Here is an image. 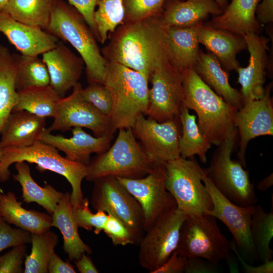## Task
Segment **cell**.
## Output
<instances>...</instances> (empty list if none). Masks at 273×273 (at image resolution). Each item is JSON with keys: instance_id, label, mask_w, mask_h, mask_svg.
Masks as SVG:
<instances>
[{"instance_id": "d590c367", "label": "cell", "mask_w": 273, "mask_h": 273, "mask_svg": "<svg viewBox=\"0 0 273 273\" xmlns=\"http://www.w3.org/2000/svg\"><path fill=\"white\" fill-rule=\"evenodd\" d=\"M17 73L16 87L17 92L27 88L50 85V78L47 67L38 56L13 54Z\"/></svg>"}, {"instance_id": "603a6c76", "label": "cell", "mask_w": 273, "mask_h": 273, "mask_svg": "<svg viewBox=\"0 0 273 273\" xmlns=\"http://www.w3.org/2000/svg\"><path fill=\"white\" fill-rule=\"evenodd\" d=\"M46 118L25 110L12 111L1 131L0 150L29 146L46 129Z\"/></svg>"}, {"instance_id": "2e32d148", "label": "cell", "mask_w": 273, "mask_h": 273, "mask_svg": "<svg viewBox=\"0 0 273 273\" xmlns=\"http://www.w3.org/2000/svg\"><path fill=\"white\" fill-rule=\"evenodd\" d=\"M81 84L78 82L67 97L58 103L54 121L47 129L65 131L72 127H84L91 130L96 136L113 135L110 119L104 115L82 97Z\"/></svg>"}, {"instance_id": "c3c4849f", "label": "cell", "mask_w": 273, "mask_h": 273, "mask_svg": "<svg viewBox=\"0 0 273 273\" xmlns=\"http://www.w3.org/2000/svg\"><path fill=\"white\" fill-rule=\"evenodd\" d=\"M231 250L233 251L236 254L245 272L247 273H272L273 272V261L272 260L262 263L257 266H253L247 264L245 260L242 258L234 242H231Z\"/></svg>"}, {"instance_id": "cb8c5ba5", "label": "cell", "mask_w": 273, "mask_h": 273, "mask_svg": "<svg viewBox=\"0 0 273 273\" xmlns=\"http://www.w3.org/2000/svg\"><path fill=\"white\" fill-rule=\"evenodd\" d=\"M223 11L215 0H167L161 18L167 27H190L202 23L210 15L218 16Z\"/></svg>"}, {"instance_id": "44dd1931", "label": "cell", "mask_w": 273, "mask_h": 273, "mask_svg": "<svg viewBox=\"0 0 273 273\" xmlns=\"http://www.w3.org/2000/svg\"><path fill=\"white\" fill-rule=\"evenodd\" d=\"M50 76V85L63 98L78 82L84 63L62 41L42 54Z\"/></svg>"}, {"instance_id": "ba28073f", "label": "cell", "mask_w": 273, "mask_h": 273, "mask_svg": "<svg viewBox=\"0 0 273 273\" xmlns=\"http://www.w3.org/2000/svg\"><path fill=\"white\" fill-rule=\"evenodd\" d=\"M164 166L165 187L178 210L187 215H207L213 210L212 198L202 183L203 169L194 157H179L165 163Z\"/></svg>"}, {"instance_id": "f35d334b", "label": "cell", "mask_w": 273, "mask_h": 273, "mask_svg": "<svg viewBox=\"0 0 273 273\" xmlns=\"http://www.w3.org/2000/svg\"><path fill=\"white\" fill-rule=\"evenodd\" d=\"M167 0H123L124 22H135L161 14Z\"/></svg>"}, {"instance_id": "bcb514c9", "label": "cell", "mask_w": 273, "mask_h": 273, "mask_svg": "<svg viewBox=\"0 0 273 273\" xmlns=\"http://www.w3.org/2000/svg\"><path fill=\"white\" fill-rule=\"evenodd\" d=\"M188 258L174 250L165 262L153 273L185 272Z\"/></svg>"}, {"instance_id": "836d02e7", "label": "cell", "mask_w": 273, "mask_h": 273, "mask_svg": "<svg viewBox=\"0 0 273 273\" xmlns=\"http://www.w3.org/2000/svg\"><path fill=\"white\" fill-rule=\"evenodd\" d=\"M54 0H10L3 11L25 24L46 29Z\"/></svg>"}, {"instance_id": "ab89813d", "label": "cell", "mask_w": 273, "mask_h": 273, "mask_svg": "<svg viewBox=\"0 0 273 273\" xmlns=\"http://www.w3.org/2000/svg\"><path fill=\"white\" fill-rule=\"evenodd\" d=\"M89 200L84 198L82 203L78 207H72L73 214L78 228H82L88 231L94 229L96 235H99L104 229L107 213L102 210L93 213L89 208Z\"/></svg>"}, {"instance_id": "5bb4252c", "label": "cell", "mask_w": 273, "mask_h": 273, "mask_svg": "<svg viewBox=\"0 0 273 273\" xmlns=\"http://www.w3.org/2000/svg\"><path fill=\"white\" fill-rule=\"evenodd\" d=\"M149 81L145 115L158 122L179 118L184 98L181 72L169 62L156 69Z\"/></svg>"}, {"instance_id": "8992f818", "label": "cell", "mask_w": 273, "mask_h": 273, "mask_svg": "<svg viewBox=\"0 0 273 273\" xmlns=\"http://www.w3.org/2000/svg\"><path fill=\"white\" fill-rule=\"evenodd\" d=\"M111 147L97 154L87 165L86 180L104 176L139 178L150 173L157 164L149 159L131 128H122Z\"/></svg>"}, {"instance_id": "52a82bcc", "label": "cell", "mask_w": 273, "mask_h": 273, "mask_svg": "<svg viewBox=\"0 0 273 273\" xmlns=\"http://www.w3.org/2000/svg\"><path fill=\"white\" fill-rule=\"evenodd\" d=\"M237 134L235 128L215 150L205 173L216 188L235 204L248 207L258 202L248 172L239 161L232 159Z\"/></svg>"}, {"instance_id": "d6a6232c", "label": "cell", "mask_w": 273, "mask_h": 273, "mask_svg": "<svg viewBox=\"0 0 273 273\" xmlns=\"http://www.w3.org/2000/svg\"><path fill=\"white\" fill-rule=\"evenodd\" d=\"M12 111L25 110L37 116L54 118L61 98L50 85L34 87L18 92Z\"/></svg>"}, {"instance_id": "277c9868", "label": "cell", "mask_w": 273, "mask_h": 273, "mask_svg": "<svg viewBox=\"0 0 273 273\" xmlns=\"http://www.w3.org/2000/svg\"><path fill=\"white\" fill-rule=\"evenodd\" d=\"M104 84L112 100L110 119L113 132L131 128L137 118L147 112L148 78L121 64L108 62Z\"/></svg>"}, {"instance_id": "7bdbcfd3", "label": "cell", "mask_w": 273, "mask_h": 273, "mask_svg": "<svg viewBox=\"0 0 273 273\" xmlns=\"http://www.w3.org/2000/svg\"><path fill=\"white\" fill-rule=\"evenodd\" d=\"M103 231L111 240L115 246H125L135 244L126 226L117 218L107 213V219Z\"/></svg>"}, {"instance_id": "8d00e7d4", "label": "cell", "mask_w": 273, "mask_h": 273, "mask_svg": "<svg viewBox=\"0 0 273 273\" xmlns=\"http://www.w3.org/2000/svg\"><path fill=\"white\" fill-rule=\"evenodd\" d=\"M31 251L24 260V273L48 272L50 259L58 243V235L50 230L41 234H31Z\"/></svg>"}, {"instance_id": "11a10c76", "label": "cell", "mask_w": 273, "mask_h": 273, "mask_svg": "<svg viewBox=\"0 0 273 273\" xmlns=\"http://www.w3.org/2000/svg\"><path fill=\"white\" fill-rule=\"evenodd\" d=\"M10 0H0V12H3Z\"/></svg>"}, {"instance_id": "74e56055", "label": "cell", "mask_w": 273, "mask_h": 273, "mask_svg": "<svg viewBox=\"0 0 273 273\" xmlns=\"http://www.w3.org/2000/svg\"><path fill=\"white\" fill-rule=\"evenodd\" d=\"M94 13L99 40L104 44L116 28L124 23L123 0H99Z\"/></svg>"}, {"instance_id": "83f0119b", "label": "cell", "mask_w": 273, "mask_h": 273, "mask_svg": "<svg viewBox=\"0 0 273 273\" xmlns=\"http://www.w3.org/2000/svg\"><path fill=\"white\" fill-rule=\"evenodd\" d=\"M0 216L7 222L34 234H41L52 226V217L43 212L27 210L12 192L0 194Z\"/></svg>"}, {"instance_id": "7dc6e473", "label": "cell", "mask_w": 273, "mask_h": 273, "mask_svg": "<svg viewBox=\"0 0 273 273\" xmlns=\"http://www.w3.org/2000/svg\"><path fill=\"white\" fill-rule=\"evenodd\" d=\"M212 263L199 257L188 258L185 272L186 273H213L217 269Z\"/></svg>"}, {"instance_id": "b9f144b4", "label": "cell", "mask_w": 273, "mask_h": 273, "mask_svg": "<svg viewBox=\"0 0 273 273\" xmlns=\"http://www.w3.org/2000/svg\"><path fill=\"white\" fill-rule=\"evenodd\" d=\"M31 237L30 233L20 228L10 226L0 216V253L9 247L30 243Z\"/></svg>"}, {"instance_id": "ffe728a7", "label": "cell", "mask_w": 273, "mask_h": 273, "mask_svg": "<svg viewBox=\"0 0 273 273\" xmlns=\"http://www.w3.org/2000/svg\"><path fill=\"white\" fill-rule=\"evenodd\" d=\"M72 133L71 138H66L54 135L45 129L38 140L63 152L67 159L87 165L90 161V155L99 154L107 150L113 138V135L109 134L94 137L79 127H73Z\"/></svg>"}, {"instance_id": "e0dca14e", "label": "cell", "mask_w": 273, "mask_h": 273, "mask_svg": "<svg viewBox=\"0 0 273 273\" xmlns=\"http://www.w3.org/2000/svg\"><path fill=\"white\" fill-rule=\"evenodd\" d=\"M272 85L265 88L260 99L246 102L235 115L234 124L240 138L237 157L243 167L246 166L245 153L249 141L257 136L273 135Z\"/></svg>"}, {"instance_id": "7402d4cb", "label": "cell", "mask_w": 273, "mask_h": 273, "mask_svg": "<svg viewBox=\"0 0 273 273\" xmlns=\"http://www.w3.org/2000/svg\"><path fill=\"white\" fill-rule=\"evenodd\" d=\"M197 33L199 43L217 59L225 71L237 70L240 67L237 55L247 49L242 36L202 23L198 24Z\"/></svg>"}, {"instance_id": "e575fe53", "label": "cell", "mask_w": 273, "mask_h": 273, "mask_svg": "<svg viewBox=\"0 0 273 273\" xmlns=\"http://www.w3.org/2000/svg\"><path fill=\"white\" fill-rule=\"evenodd\" d=\"M252 242L259 261L262 263L272 260L273 251L270 248L273 237V196L271 207L266 212L260 204L254 206L250 225Z\"/></svg>"}, {"instance_id": "7a4b0ae2", "label": "cell", "mask_w": 273, "mask_h": 273, "mask_svg": "<svg viewBox=\"0 0 273 273\" xmlns=\"http://www.w3.org/2000/svg\"><path fill=\"white\" fill-rule=\"evenodd\" d=\"M181 74L184 90L183 105L196 112L199 128L210 144L220 145L236 128L234 119L239 109L215 93L194 68Z\"/></svg>"}, {"instance_id": "f907efd6", "label": "cell", "mask_w": 273, "mask_h": 273, "mask_svg": "<svg viewBox=\"0 0 273 273\" xmlns=\"http://www.w3.org/2000/svg\"><path fill=\"white\" fill-rule=\"evenodd\" d=\"M256 19L260 24L273 21V0H262L256 10Z\"/></svg>"}, {"instance_id": "816d5d0a", "label": "cell", "mask_w": 273, "mask_h": 273, "mask_svg": "<svg viewBox=\"0 0 273 273\" xmlns=\"http://www.w3.org/2000/svg\"><path fill=\"white\" fill-rule=\"evenodd\" d=\"M75 265L80 273H98L99 272L91 258L83 253L78 259L74 260Z\"/></svg>"}, {"instance_id": "30bf717a", "label": "cell", "mask_w": 273, "mask_h": 273, "mask_svg": "<svg viewBox=\"0 0 273 273\" xmlns=\"http://www.w3.org/2000/svg\"><path fill=\"white\" fill-rule=\"evenodd\" d=\"M90 203L119 219L128 229L135 244L145 234L144 215L138 201L116 177L104 176L94 181Z\"/></svg>"}, {"instance_id": "f546056e", "label": "cell", "mask_w": 273, "mask_h": 273, "mask_svg": "<svg viewBox=\"0 0 273 273\" xmlns=\"http://www.w3.org/2000/svg\"><path fill=\"white\" fill-rule=\"evenodd\" d=\"M17 173L13 175L22 187V198L27 203H36L52 214L64 193L50 185L40 186L33 179L29 166L25 162L15 164Z\"/></svg>"}, {"instance_id": "9c48e42d", "label": "cell", "mask_w": 273, "mask_h": 273, "mask_svg": "<svg viewBox=\"0 0 273 273\" xmlns=\"http://www.w3.org/2000/svg\"><path fill=\"white\" fill-rule=\"evenodd\" d=\"M216 219L209 215H187L180 231L177 253L187 258L199 257L214 264L225 260L231 266L230 242Z\"/></svg>"}, {"instance_id": "4dcf8cb0", "label": "cell", "mask_w": 273, "mask_h": 273, "mask_svg": "<svg viewBox=\"0 0 273 273\" xmlns=\"http://www.w3.org/2000/svg\"><path fill=\"white\" fill-rule=\"evenodd\" d=\"M16 73L13 54L0 44V133L17 102Z\"/></svg>"}, {"instance_id": "681fc988", "label": "cell", "mask_w": 273, "mask_h": 273, "mask_svg": "<svg viewBox=\"0 0 273 273\" xmlns=\"http://www.w3.org/2000/svg\"><path fill=\"white\" fill-rule=\"evenodd\" d=\"M50 273H76L73 266L67 260L63 261L55 252L52 255L48 264Z\"/></svg>"}, {"instance_id": "9a60e30c", "label": "cell", "mask_w": 273, "mask_h": 273, "mask_svg": "<svg viewBox=\"0 0 273 273\" xmlns=\"http://www.w3.org/2000/svg\"><path fill=\"white\" fill-rule=\"evenodd\" d=\"M131 129L146 155L155 164H164L180 157L178 140L181 128L179 118L158 122L142 114Z\"/></svg>"}, {"instance_id": "db71d44e", "label": "cell", "mask_w": 273, "mask_h": 273, "mask_svg": "<svg viewBox=\"0 0 273 273\" xmlns=\"http://www.w3.org/2000/svg\"><path fill=\"white\" fill-rule=\"evenodd\" d=\"M181 1H184V0H181ZM215 1L223 9V10L229 4L228 0H215Z\"/></svg>"}, {"instance_id": "4316f807", "label": "cell", "mask_w": 273, "mask_h": 273, "mask_svg": "<svg viewBox=\"0 0 273 273\" xmlns=\"http://www.w3.org/2000/svg\"><path fill=\"white\" fill-rule=\"evenodd\" d=\"M52 214V226L58 228L63 239V249L70 260L79 259L83 253H92L90 247L81 239L74 219L70 193H64Z\"/></svg>"}, {"instance_id": "f1b7e54d", "label": "cell", "mask_w": 273, "mask_h": 273, "mask_svg": "<svg viewBox=\"0 0 273 273\" xmlns=\"http://www.w3.org/2000/svg\"><path fill=\"white\" fill-rule=\"evenodd\" d=\"M198 25L168 28L170 62L180 72L194 68L199 58L200 50L197 39Z\"/></svg>"}, {"instance_id": "9f6ffc18", "label": "cell", "mask_w": 273, "mask_h": 273, "mask_svg": "<svg viewBox=\"0 0 273 273\" xmlns=\"http://www.w3.org/2000/svg\"><path fill=\"white\" fill-rule=\"evenodd\" d=\"M2 155H3V151L2 150H0V160L1 159V158L2 157Z\"/></svg>"}, {"instance_id": "6da1fadb", "label": "cell", "mask_w": 273, "mask_h": 273, "mask_svg": "<svg viewBox=\"0 0 273 273\" xmlns=\"http://www.w3.org/2000/svg\"><path fill=\"white\" fill-rule=\"evenodd\" d=\"M168 28L161 14L124 23L110 35L101 53L107 62L121 64L149 79L156 69L170 62Z\"/></svg>"}, {"instance_id": "d4e9b609", "label": "cell", "mask_w": 273, "mask_h": 273, "mask_svg": "<svg viewBox=\"0 0 273 273\" xmlns=\"http://www.w3.org/2000/svg\"><path fill=\"white\" fill-rule=\"evenodd\" d=\"M259 0H232L218 16H215L209 25L234 34L243 35L257 33L261 24L255 16Z\"/></svg>"}, {"instance_id": "1f68e13d", "label": "cell", "mask_w": 273, "mask_h": 273, "mask_svg": "<svg viewBox=\"0 0 273 273\" xmlns=\"http://www.w3.org/2000/svg\"><path fill=\"white\" fill-rule=\"evenodd\" d=\"M179 119L181 128L178 140L180 156L184 159H189L198 155L200 161L205 163L206 154L211 144L201 132L196 116L190 114L189 109L182 105Z\"/></svg>"}, {"instance_id": "d6986e66", "label": "cell", "mask_w": 273, "mask_h": 273, "mask_svg": "<svg viewBox=\"0 0 273 273\" xmlns=\"http://www.w3.org/2000/svg\"><path fill=\"white\" fill-rule=\"evenodd\" d=\"M0 32L21 54L38 56L54 48L59 41L42 28L18 21L0 12Z\"/></svg>"}, {"instance_id": "f5cc1de1", "label": "cell", "mask_w": 273, "mask_h": 273, "mask_svg": "<svg viewBox=\"0 0 273 273\" xmlns=\"http://www.w3.org/2000/svg\"><path fill=\"white\" fill-rule=\"evenodd\" d=\"M273 185L272 173L259 181L256 185L258 190L264 192L267 191Z\"/></svg>"}, {"instance_id": "ac0fdd59", "label": "cell", "mask_w": 273, "mask_h": 273, "mask_svg": "<svg viewBox=\"0 0 273 273\" xmlns=\"http://www.w3.org/2000/svg\"><path fill=\"white\" fill-rule=\"evenodd\" d=\"M242 36L249 52V64L245 68L240 66L236 71L244 104L247 101L260 99L264 94L268 39L256 33H248Z\"/></svg>"}, {"instance_id": "f6af8a7d", "label": "cell", "mask_w": 273, "mask_h": 273, "mask_svg": "<svg viewBox=\"0 0 273 273\" xmlns=\"http://www.w3.org/2000/svg\"><path fill=\"white\" fill-rule=\"evenodd\" d=\"M69 3L82 15L90 29L99 40L94 13L99 0H68Z\"/></svg>"}, {"instance_id": "4fadbf2b", "label": "cell", "mask_w": 273, "mask_h": 273, "mask_svg": "<svg viewBox=\"0 0 273 273\" xmlns=\"http://www.w3.org/2000/svg\"><path fill=\"white\" fill-rule=\"evenodd\" d=\"M203 182L212 198L213 209L207 215L214 216L221 221L228 228L234 238L237 249L250 263L258 261V257L253 245L250 230L252 215L254 206L243 207L233 203L216 188L207 176L204 169L202 172Z\"/></svg>"}, {"instance_id": "484cf974", "label": "cell", "mask_w": 273, "mask_h": 273, "mask_svg": "<svg viewBox=\"0 0 273 273\" xmlns=\"http://www.w3.org/2000/svg\"><path fill=\"white\" fill-rule=\"evenodd\" d=\"M194 69L201 79L225 102L238 109L243 107L241 93L231 86L228 74L213 54L200 51Z\"/></svg>"}, {"instance_id": "3957f363", "label": "cell", "mask_w": 273, "mask_h": 273, "mask_svg": "<svg viewBox=\"0 0 273 273\" xmlns=\"http://www.w3.org/2000/svg\"><path fill=\"white\" fill-rule=\"evenodd\" d=\"M46 31L69 42L83 60L89 83L104 84L107 60L82 15L61 0H54Z\"/></svg>"}, {"instance_id": "7c38bea8", "label": "cell", "mask_w": 273, "mask_h": 273, "mask_svg": "<svg viewBox=\"0 0 273 273\" xmlns=\"http://www.w3.org/2000/svg\"><path fill=\"white\" fill-rule=\"evenodd\" d=\"M166 177L164 164H159L141 178L116 177L141 205L145 232L161 216L176 208L174 198L166 189Z\"/></svg>"}, {"instance_id": "5b68a950", "label": "cell", "mask_w": 273, "mask_h": 273, "mask_svg": "<svg viewBox=\"0 0 273 273\" xmlns=\"http://www.w3.org/2000/svg\"><path fill=\"white\" fill-rule=\"evenodd\" d=\"M2 150L1 182H5L9 178L11 173L9 168L13 163H34L38 170L53 171L68 180L72 188L70 201L72 207H77L82 203L84 198L81 183L87 174V165L62 156L55 147L39 140L29 146L8 148Z\"/></svg>"}, {"instance_id": "ee69618b", "label": "cell", "mask_w": 273, "mask_h": 273, "mask_svg": "<svg viewBox=\"0 0 273 273\" xmlns=\"http://www.w3.org/2000/svg\"><path fill=\"white\" fill-rule=\"evenodd\" d=\"M27 247L25 244L13 247V248L0 256V273L24 272Z\"/></svg>"}, {"instance_id": "8fae6325", "label": "cell", "mask_w": 273, "mask_h": 273, "mask_svg": "<svg viewBox=\"0 0 273 273\" xmlns=\"http://www.w3.org/2000/svg\"><path fill=\"white\" fill-rule=\"evenodd\" d=\"M186 216L176 208L161 216L145 232L139 244V262L143 268L153 273L176 250Z\"/></svg>"}, {"instance_id": "60d3db41", "label": "cell", "mask_w": 273, "mask_h": 273, "mask_svg": "<svg viewBox=\"0 0 273 273\" xmlns=\"http://www.w3.org/2000/svg\"><path fill=\"white\" fill-rule=\"evenodd\" d=\"M83 98L101 113L110 118L112 111V100L108 88L104 84L89 83L81 90Z\"/></svg>"}]
</instances>
